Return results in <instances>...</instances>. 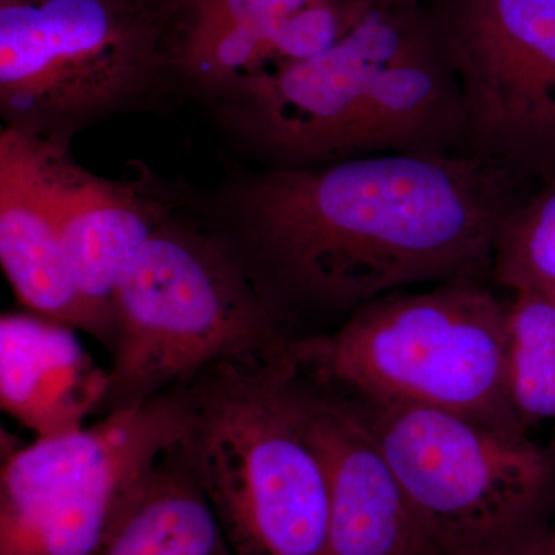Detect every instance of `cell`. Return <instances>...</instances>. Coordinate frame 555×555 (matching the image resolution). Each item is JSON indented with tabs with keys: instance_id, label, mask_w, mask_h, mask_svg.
Returning <instances> with one entry per match:
<instances>
[{
	"instance_id": "cell-8",
	"label": "cell",
	"mask_w": 555,
	"mask_h": 555,
	"mask_svg": "<svg viewBox=\"0 0 555 555\" xmlns=\"http://www.w3.org/2000/svg\"><path fill=\"white\" fill-rule=\"evenodd\" d=\"M182 412L175 389L10 455L0 476V555H102L177 443Z\"/></svg>"
},
{
	"instance_id": "cell-6",
	"label": "cell",
	"mask_w": 555,
	"mask_h": 555,
	"mask_svg": "<svg viewBox=\"0 0 555 555\" xmlns=\"http://www.w3.org/2000/svg\"><path fill=\"white\" fill-rule=\"evenodd\" d=\"M332 393L392 466L430 553L525 555L555 524V441L540 444L529 434L434 409Z\"/></svg>"
},
{
	"instance_id": "cell-9",
	"label": "cell",
	"mask_w": 555,
	"mask_h": 555,
	"mask_svg": "<svg viewBox=\"0 0 555 555\" xmlns=\"http://www.w3.org/2000/svg\"><path fill=\"white\" fill-rule=\"evenodd\" d=\"M462 100L463 153L555 171V0H425Z\"/></svg>"
},
{
	"instance_id": "cell-14",
	"label": "cell",
	"mask_w": 555,
	"mask_h": 555,
	"mask_svg": "<svg viewBox=\"0 0 555 555\" xmlns=\"http://www.w3.org/2000/svg\"><path fill=\"white\" fill-rule=\"evenodd\" d=\"M75 331L38 313L0 320V404L38 438L82 429L107 396L108 371Z\"/></svg>"
},
{
	"instance_id": "cell-18",
	"label": "cell",
	"mask_w": 555,
	"mask_h": 555,
	"mask_svg": "<svg viewBox=\"0 0 555 555\" xmlns=\"http://www.w3.org/2000/svg\"><path fill=\"white\" fill-rule=\"evenodd\" d=\"M525 555H555V524L532 543Z\"/></svg>"
},
{
	"instance_id": "cell-19",
	"label": "cell",
	"mask_w": 555,
	"mask_h": 555,
	"mask_svg": "<svg viewBox=\"0 0 555 555\" xmlns=\"http://www.w3.org/2000/svg\"><path fill=\"white\" fill-rule=\"evenodd\" d=\"M364 2L372 3L375 7H404L416 5V3H423L425 0H364Z\"/></svg>"
},
{
	"instance_id": "cell-17",
	"label": "cell",
	"mask_w": 555,
	"mask_h": 555,
	"mask_svg": "<svg viewBox=\"0 0 555 555\" xmlns=\"http://www.w3.org/2000/svg\"><path fill=\"white\" fill-rule=\"evenodd\" d=\"M507 210L496 233L492 284L555 301V171Z\"/></svg>"
},
{
	"instance_id": "cell-11",
	"label": "cell",
	"mask_w": 555,
	"mask_h": 555,
	"mask_svg": "<svg viewBox=\"0 0 555 555\" xmlns=\"http://www.w3.org/2000/svg\"><path fill=\"white\" fill-rule=\"evenodd\" d=\"M298 378L327 466L328 555L433 554L392 466L363 423L341 398Z\"/></svg>"
},
{
	"instance_id": "cell-5",
	"label": "cell",
	"mask_w": 555,
	"mask_h": 555,
	"mask_svg": "<svg viewBox=\"0 0 555 555\" xmlns=\"http://www.w3.org/2000/svg\"><path fill=\"white\" fill-rule=\"evenodd\" d=\"M115 317L100 415L166 396L219 361L286 357L291 345L235 250L171 215L120 270Z\"/></svg>"
},
{
	"instance_id": "cell-13",
	"label": "cell",
	"mask_w": 555,
	"mask_h": 555,
	"mask_svg": "<svg viewBox=\"0 0 555 555\" xmlns=\"http://www.w3.org/2000/svg\"><path fill=\"white\" fill-rule=\"evenodd\" d=\"M0 262L25 308L93 335L109 349L107 332L69 269L42 138L9 126L0 131Z\"/></svg>"
},
{
	"instance_id": "cell-2",
	"label": "cell",
	"mask_w": 555,
	"mask_h": 555,
	"mask_svg": "<svg viewBox=\"0 0 555 555\" xmlns=\"http://www.w3.org/2000/svg\"><path fill=\"white\" fill-rule=\"evenodd\" d=\"M218 109L262 169L463 153L459 86L425 2L372 9L326 50Z\"/></svg>"
},
{
	"instance_id": "cell-16",
	"label": "cell",
	"mask_w": 555,
	"mask_h": 555,
	"mask_svg": "<svg viewBox=\"0 0 555 555\" xmlns=\"http://www.w3.org/2000/svg\"><path fill=\"white\" fill-rule=\"evenodd\" d=\"M506 374L511 403L531 429L555 422V301L507 294Z\"/></svg>"
},
{
	"instance_id": "cell-15",
	"label": "cell",
	"mask_w": 555,
	"mask_h": 555,
	"mask_svg": "<svg viewBox=\"0 0 555 555\" xmlns=\"http://www.w3.org/2000/svg\"><path fill=\"white\" fill-rule=\"evenodd\" d=\"M102 555H235L214 507L171 447Z\"/></svg>"
},
{
	"instance_id": "cell-12",
	"label": "cell",
	"mask_w": 555,
	"mask_h": 555,
	"mask_svg": "<svg viewBox=\"0 0 555 555\" xmlns=\"http://www.w3.org/2000/svg\"><path fill=\"white\" fill-rule=\"evenodd\" d=\"M42 138V137H40ZM62 243L80 295L115 345V288L131 255L171 215V206L131 182L82 169L67 142L42 138Z\"/></svg>"
},
{
	"instance_id": "cell-20",
	"label": "cell",
	"mask_w": 555,
	"mask_h": 555,
	"mask_svg": "<svg viewBox=\"0 0 555 555\" xmlns=\"http://www.w3.org/2000/svg\"><path fill=\"white\" fill-rule=\"evenodd\" d=\"M0 2H9V0H0Z\"/></svg>"
},
{
	"instance_id": "cell-21",
	"label": "cell",
	"mask_w": 555,
	"mask_h": 555,
	"mask_svg": "<svg viewBox=\"0 0 555 555\" xmlns=\"http://www.w3.org/2000/svg\"><path fill=\"white\" fill-rule=\"evenodd\" d=\"M427 555H436V554H427Z\"/></svg>"
},
{
	"instance_id": "cell-7",
	"label": "cell",
	"mask_w": 555,
	"mask_h": 555,
	"mask_svg": "<svg viewBox=\"0 0 555 555\" xmlns=\"http://www.w3.org/2000/svg\"><path fill=\"white\" fill-rule=\"evenodd\" d=\"M163 0L0 2L5 126L67 142L178 82Z\"/></svg>"
},
{
	"instance_id": "cell-3",
	"label": "cell",
	"mask_w": 555,
	"mask_h": 555,
	"mask_svg": "<svg viewBox=\"0 0 555 555\" xmlns=\"http://www.w3.org/2000/svg\"><path fill=\"white\" fill-rule=\"evenodd\" d=\"M175 448L235 555H328V474L291 353L219 361L178 387Z\"/></svg>"
},
{
	"instance_id": "cell-4",
	"label": "cell",
	"mask_w": 555,
	"mask_h": 555,
	"mask_svg": "<svg viewBox=\"0 0 555 555\" xmlns=\"http://www.w3.org/2000/svg\"><path fill=\"white\" fill-rule=\"evenodd\" d=\"M506 317L494 284L448 281L374 299L328 334L291 339L288 353L332 392L529 434L507 389Z\"/></svg>"
},
{
	"instance_id": "cell-1",
	"label": "cell",
	"mask_w": 555,
	"mask_h": 555,
	"mask_svg": "<svg viewBox=\"0 0 555 555\" xmlns=\"http://www.w3.org/2000/svg\"><path fill=\"white\" fill-rule=\"evenodd\" d=\"M528 179L465 153H386L230 184L233 248L291 339L328 334L374 299L492 284L500 224Z\"/></svg>"
},
{
	"instance_id": "cell-10",
	"label": "cell",
	"mask_w": 555,
	"mask_h": 555,
	"mask_svg": "<svg viewBox=\"0 0 555 555\" xmlns=\"http://www.w3.org/2000/svg\"><path fill=\"white\" fill-rule=\"evenodd\" d=\"M178 83L225 104L337 42L364 0H164Z\"/></svg>"
}]
</instances>
